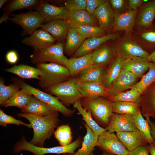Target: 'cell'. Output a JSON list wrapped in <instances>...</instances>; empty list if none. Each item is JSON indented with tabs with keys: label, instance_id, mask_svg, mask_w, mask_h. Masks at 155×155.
Wrapping results in <instances>:
<instances>
[{
	"label": "cell",
	"instance_id": "44",
	"mask_svg": "<svg viewBox=\"0 0 155 155\" xmlns=\"http://www.w3.org/2000/svg\"><path fill=\"white\" fill-rule=\"evenodd\" d=\"M148 28L147 30L141 34V36L147 43L148 48L152 53L155 50V27L153 24Z\"/></svg>",
	"mask_w": 155,
	"mask_h": 155
},
{
	"label": "cell",
	"instance_id": "4",
	"mask_svg": "<svg viewBox=\"0 0 155 155\" xmlns=\"http://www.w3.org/2000/svg\"><path fill=\"white\" fill-rule=\"evenodd\" d=\"M82 140V137L79 136L75 140L68 145L46 148L35 146L27 142L23 136L21 139L15 144L13 152L17 154L22 150H26L32 152L34 155H44L48 154H74L75 150L80 146Z\"/></svg>",
	"mask_w": 155,
	"mask_h": 155
},
{
	"label": "cell",
	"instance_id": "21",
	"mask_svg": "<svg viewBox=\"0 0 155 155\" xmlns=\"http://www.w3.org/2000/svg\"><path fill=\"white\" fill-rule=\"evenodd\" d=\"M75 82L76 86L82 98L101 96L107 98L109 96L108 89L102 84L96 82Z\"/></svg>",
	"mask_w": 155,
	"mask_h": 155
},
{
	"label": "cell",
	"instance_id": "7",
	"mask_svg": "<svg viewBox=\"0 0 155 155\" xmlns=\"http://www.w3.org/2000/svg\"><path fill=\"white\" fill-rule=\"evenodd\" d=\"M15 80V83L18 84L21 88L27 90L33 96L46 103L64 116L71 117L75 112V109L72 110L67 108L63 105L56 96L33 87L22 80L18 79Z\"/></svg>",
	"mask_w": 155,
	"mask_h": 155
},
{
	"label": "cell",
	"instance_id": "1",
	"mask_svg": "<svg viewBox=\"0 0 155 155\" xmlns=\"http://www.w3.org/2000/svg\"><path fill=\"white\" fill-rule=\"evenodd\" d=\"M18 117H22L30 122L33 130V136L29 142L40 147H44V142L49 139L61 122L58 112L47 116H41L24 113L17 114Z\"/></svg>",
	"mask_w": 155,
	"mask_h": 155
},
{
	"label": "cell",
	"instance_id": "49",
	"mask_svg": "<svg viewBox=\"0 0 155 155\" xmlns=\"http://www.w3.org/2000/svg\"><path fill=\"white\" fill-rule=\"evenodd\" d=\"M6 59L7 61L10 63H16L18 59L17 53L13 50L8 52L6 55Z\"/></svg>",
	"mask_w": 155,
	"mask_h": 155
},
{
	"label": "cell",
	"instance_id": "56",
	"mask_svg": "<svg viewBox=\"0 0 155 155\" xmlns=\"http://www.w3.org/2000/svg\"><path fill=\"white\" fill-rule=\"evenodd\" d=\"M102 155H114V154H110L106 152L103 151V152L102 153Z\"/></svg>",
	"mask_w": 155,
	"mask_h": 155
},
{
	"label": "cell",
	"instance_id": "38",
	"mask_svg": "<svg viewBox=\"0 0 155 155\" xmlns=\"http://www.w3.org/2000/svg\"><path fill=\"white\" fill-rule=\"evenodd\" d=\"M142 94L133 89L110 96L107 99L111 102L120 101L130 102L140 104Z\"/></svg>",
	"mask_w": 155,
	"mask_h": 155
},
{
	"label": "cell",
	"instance_id": "25",
	"mask_svg": "<svg viewBox=\"0 0 155 155\" xmlns=\"http://www.w3.org/2000/svg\"><path fill=\"white\" fill-rule=\"evenodd\" d=\"M116 135L130 152L139 146L148 144L139 130L119 132L117 133Z\"/></svg>",
	"mask_w": 155,
	"mask_h": 155
},
{
	"label": "cell",
	"instance_id": "41",
	"mask_svg": "<svg viewBox=\"0 0 155 155\" xmlns=\"http://www.w3.org/2000/svg\"><path fill=\"white\" fill-rule=\"evenodd\" d=\"M75 28L82 36L86 39L94 37H100L107 34L104 30L99 26L88 25Z\"/></svg>",
	"mask_w": 155,
	"mask_h": 155
},
{
	"label": "cell",
	"instance_id": "37",
	"mask_svg": "<svg viewBox=\"0 0 155 155\" xmlns=\"http://www.w3.org/2000/svg\"><path fill=\"white\" fill-rule=\"evenodd\" d=\"M155 82V63L150 62L148 71L130 89H134L142 95L146 88Z\"/></svg>",
	"mask_w": 155,
	"mask_h": 155
},
{
	"label": "cell",
	"instance_id": "34",
	"mask_svg": "<svg viewBox=\"0 0 155 155\" xmlns=\"http://www.w3.org/2000/svg\"><path fill=\"white\" fill-rule=\"evenodd\" d=\"M74 107L77 109L79 114L82 117V119L86 124L96 135H99L106 131V128L102 127L95 121L89 112L85 110L82 106L80 100L73 104Z\"/></svg>",
	"mask_w": 155,
	"mask_h": 155
},
{
	"label": "cell",
	"instance_id": "36",
	"mask_svg": "<svg viewBox=\"0 0 155 155\" xmlns=\"http://www.w3.org/2000/svg\"><path fill=\"white\" fill-rule=\"evenodd\" d=\"M113 113L118 114H127L134 115L141 110L140 104L130 102H112Z\"/></svg>",
	"mask_w": 155,
	"mask_h": 155
},
{
	"label": "cell",
	"instance_id": "50",
	"mask_svg": "<svg viewBox=\"0 0 155 155\" xmlns=\"http://www.w3.org/2000/svg\"><path fill=\"white\" fill-rule=\"evenodd\" d=\"M146 1L143 0H129L128 1V6L129 9L133 10L141 5Z\"/></svg>",
	"mask_w": 155,
	"mask_h": 155
},
{
	"label": "cell",
	"instance_id": "55",
	"mask_svg": "<svg viewBox=\"0 0 155 155\" xmlns=\"http://www.w3.org/2000/svg\"><path fill=\"white\" fill-rule=\"evenodd\" d=\"M7 0H0V9L2 7L3 5L5 3Z\"/></svg>",
	"mask_w": 155,
	"mask_h": 155
},
{
	"label": "cell",
	"instance_id": "42",
	"mask_svg": "<svg viewBox=\"0 0 155 155\" xmlns=\"http://www.w3.org/2000/svg\"><path fill=\"white\" fill-rule=\"evenodd\" d=\"M4 80L1 78L0 80V104L1 106L13 94L21 88L17 83H15L8 86L4 84Z\"/></svg>",
	"mask_w": 155,
	"mask_h": 155
},
{
	"label": "cell",
	"instance_id": "24",
	"mask_svg": "<svg viewBox=\"0 0 155 155\" xmlns=\"http://www.w3.org/2000/svg\"><path fill=\"white\" fill-rule=\"evenodd\" d=\"M22 113L44 116L58 112L48 104L33 96L27 105L22 109Z\"/></svg>",
	"mask_w": 155,
	"mask_h": 155
},
{
	"label": "cell",
	"instance_id": "19",
	"mask_svg": "<svg viewBox=\"0 0 155 155\" xmlns=\"http://www.w3.org/2000/svg\"><path fill=\"white\" fill-rule=\"evenodd\" d=\"M68 20L70 27H78L90 25L99 26L97 20L94 13H91L86 10H73L69 11Z\"/></svg>",
	"mask_w": 155,
	"mask_h": 155
},
{
	"label": "cell",
	"instance_id": "33",
	"mask_svg": "<svg viewBox=\"0 0 155 155\" xmlns=\"http://www.w3.org/2000/svg\"><path fill=\"white\" fill-rule=\"evenodd\" d=\"M5 71L23 78L35 79L38 80H39L41 74L40 71L36 67L24 64L16 65L5 69Z\"/></svg>",
	"mask_w": 155,
	"mask_h": 155
},
{
	"label": "cell",
	"instance_id": "52",
	"mask_svg": "<svg viewBox=\"0 0 155 155\" xmlns=\"http://www.w3.org/2000/svg\"><path fill=\"white\" fill-rule=\"evenodd\" d=\"M149 153L151 155H155V142L148 145Z\"/></svg>",
	"mask_w": 155,
	"mask_h": 155
},
{
	"label": "cell",
	"instance_id": "40",
	"mask_svg": "<svg viewBox=\"0 0 155 155\" xmlns=\"http://www.w3.org/2000/svg\"><path fill=\"white\" fill-rule=\"evenodd\" d=\"M53 134L61 146H66L71 143L73 138L72 132L70 127L68 125L58 126Z\"/></svg>",
	"mask_w": 155,
	"mask_h": 155
},
{
	"label": "cell",
	"instance_id": "57",
	"mask_svg": "<svg viewBox=\"0 0 155 155\" xmlns=\"http://www.w3.org/2000/svg\"><path fill=\"white\" fill-rule=\"evenodd\" d=\"M61 155H74V154H72L70 153H64L62 154Z\"/></svg>",
	"mask_w": 155,
	"mask_h": 155
},
{
	"label": "cell",
	"instance_id": "23",
	"mask_svg": "<svg viewBox=\"0 0 155 155\" xmlns=\"http://www.w3.org/2000/svg\"><path fill=\"white\" fill-rule=\"evenodd\" d=\"M137 9H129L123 13H115L113 28L115 31L131 32L134 26Z\"/></svg>",
	"mask_w": 155,
	"mask_h": 155
},
{
	"label": "cell",
	"instance_id": "18",
	"mask_svg": "<svg viewBox=\"0 0 155 155\" xmlns=\"http://www.w3.org/2000/svg\"><path fill=\"white\" fill-rule=\"evenodd\" d=\"M40 28L49 33L57 41L65 43L70 27L68 20H57L42 24Z\"/></svg>",
	"mask_w": 155,
	"mask_h": 155
},
{
	"label": "cell",
	"instance_id": "51",
	"mask_svg": "<svg viewBox=\"0 0 155 155\" xmlns=\"http://www.w3.org/2000/svg\"><path fill=\"white\" fill-rule=\"evenodd\" d=\"M150 127L151 134L154 141L155 142V123L151 121L150 117H145Z\"/></svg>",
	"mask_w": 155,
	"mask_h": 155
},
{
	"label": "cell",
	"instance_id": "28",
	"mask_svg": "<svg viewBox=\"0 0 155 155\" xmlns=\"http://www.w3.org/2000/svg\"><path fill=\"white\" fill-rule=\"evenodd\" d=\"M92 53L80 57H72L68 59L66 67L71 78L91 65Z\"/></svg>",
	"mask_w": 155,
	"mask_h": 155
},
{
	"label": "cell",
	"instance_id": "39",
	"mask_svg": "<svg viewBox=\"0 0 155 155\" xmlns=\"http://www.w3.org/2000/svg\"><path fill=\"white\" fill-rule=\"evenodd\" d=\"M41 1L37 0H13L10 1L4 14L9 15L13 11L24 9L36 8Z\"/></svg>",
	"mask_w": 155,
	"mask_h": 155
},
{
	"label": "cell",
	"instance_id": "46",
	"mask_svg": "<svg viewBox=\"0 0 155 155\" xmlns=\"http://www.w3.org/2000/svg\"><path fill=\"white\" fill-rule=\"evenodd\" d=\"M105 0H86V10L94 13L95 10L106 1Z\"/></svg>",
	"mask_w": 155,
	"mask_h": 155
},
{
	"label": "cell",
	"instance_id": "3",
	"mask_svg": "<svg viewBox=\"0 0 155 155\" xmlns=\"http://www.w3.org/2000/svg\"><path fill=\"white\" fill-rule=\"evenodd\" d=\"M36 65L41 73L38 84L44 90L71 78L68 69L65 66L53 63H39Z\"/></svg>",
	"mask_w": 155,
	"mask_h": 155
},
{
	"label": "cell",
	"instance_id": "35",
	"mask_svg": "<svg viewBox=\"0 0 155 155\" xmlns=\"http://www.w3.org/2000/svg\"><path fill=\"white\" fill-rule=\"evenodd\" d=\"M133 117L136 128L146 143L150 144L154 142L151 135L150 125L147 120L143 117L141 110Z\"/></svg>",
	"mask_w": 155,
	"mask_h": 155
},
{
	"label": "cell",
	"instance_id": "31",
	"mask_svg": "<svg viewBox=\"0 0 155 155\" xmlns=\"http://www.w3.org/2000/svg\"><path fill=\"white\" fill-rule=\"evenodd\" d=\"M86 39L82 36L75 28H70L64 47V52L67 55L73 54Z\"/></svg>",
	"mask_w": 155,
	"mask_h": 155
},
{
	"label": "cell",
	"instance_id": "29",
	"mask_svg": "<svg viewBox=\"0 0 155 155\" xmlns=\"http://www.w3.org/2000/svg\"><path fill=\"white\" fill-rule=\"evenodd\" d=\"M83 123L86 129V133L83 138L81 148L74 155H94L93 151L95 147L96 146L98 135L85 123Z\"/></svg>",
	"mask_w": 155,
	"mask_h": 155
},
{
	"label": "cell",
	"instance_id": "14",
	"mask_svg": "<svg viewBox=\"0 0 155 155\" xmlns=\"http://www.w3.org/2000/svg\"><path fill=\"white\" fill-rule=\"evenodd\" d=\"M118 36L117 33H110L100 37L86 38L73 54V57H80L92 52L103 44L109 40L116 39Z\"/></svg>",
	"mask_w": 155,
	"mask_h": 155
},
{
	"label": "cell",
	"instance_id": "5",
	"mask_svg": "<svg viewBox=\"0 0 155 155\" xmlns=\"http://www.w3.org/2000/svg\"><path fill=\"white\" fill-rule=\"evenodd\" d=\"M44 90V92L57 97L66 107L73 105L82 98L76 86L75 81L72 78Z\"/></svg>",
	"mask_w": 155,
	"mask_h": 155
},
{
	"label": "cell",
	"instance_id": "22",
	"mask_svg": "<svg viewBox=\"0 0 155 155\" xmlns=\"http://www.w3.org/2000/svg\"><path fill=\"white\" fill-rule=\"evenodd\" d=\"M141 112L145 117L155 119V82L149 85L142 95Z\"/></svg>",
	"mask_w": 155,
	"mask_h": 155
},
{
	"label": "cell",
	"instance_id": "48",
	"mask_svg": "<svg viewBox=\"0 0 155 155\" xmlns=\"http://www.w3.org/2000/svg\"><path fill=\"white\" fill-rule=\"evenodd\" d=\"M109 2L115 13H118L119 11L123 8L125 4L123 0H110Z\"/></svg>",
	"mask_w": 155,
	"mask_h": 155
},
{
	"label": "cell",
	"instance_id": "16",
	"mask_svg": "<svg viewBox=\"0 0 155 155\" xmlns=\"http://www.w3.org/2000/svg\"><path fill=\"white\" fill-rule=\"evenodd\" d=\"M106 42L93 52L91 65L107 68L115 57L113 46Z\"/></svg>",
	"mask_w": 155,
	"mask_h": 155
},
{
	"label": "cell",
	"instance_id": "10",
	"mask_svg": "<svg viewBox=\"0 0 155 155\" xmlns=\"http://www.w3.org/2000/svg\"><path fill=\"white\" fill-rule=\"evenodd\" d=\"M9 20L20 26L26 34L30 35L40 27L44 21L42 17L37 11L19 14H12Z\"/></svg>",
	"mask_w": 155,
	"mask_h": 155
},
{
	"label": "cell",
	"instance_id": "8",
	"mask_svg": "<svg viewBox=\"0 0 155 155\" xmlns=\"http://www.w3.org/2000/svg\"><path fill=\"white\" fill-rule=\"evenodd\" d=\"M116 55L123 60L133 57L146 59L149 53L128 37L122 38L113 46Z\"/></svg>",
	"mask_w": 155,
	"mask_h": 155
},
{
	"label": "cell",
	"instance_id": "32",
	"mask_svg": "<svg viewBox=\"0 0 155 155\" xmlns=\"http://www.w3.org/2000/svg\"><path fill=\"white\" fill-rule=\"evenodd\" d=\"M13 94L1 105L4 107L15 106L22 109L28 103L33 96L31 93L24 88Z\"/></svg>",
	"mask_w": 155,
	"mask_h": 155
},
{
	"label": "cell",
	"instance_id": "27",
	"mask_svg": "<svg viewBox=\"0 0 155 155\" xmlns=\"http://www.w3.org/2000/svg\"><path fill=\"white\" fill-rule=\"evenodd\" d=\"M123 59L116 55L107 68L102 84L108 89L119 75L122 69Z\"/></svg>",
	"mask_w": 155,
	"mask_h": 155
},
{
	"label": "cell",
	"instance_id": "6",
	"mask_svg": "<svg viewBox=\"0 0 155 155\" xmlns=\"http://www.w3.org/2000/svg\"><path fill=\"white\" fill-rule=\"evenodd\" d=\"M65 45L64 42L57 41L46 49L34 50L30 56L32 63L36 65L50 62L66 67L68 59L64 53Z\"/></svg>",
	"mask_w": 155,
	"mask_h": 155
},
{
	"label": "cell",
	"instance_id": "26",
	"mask_svg": "<svg viewBox=\"0 0 155 155\" xmlns=\"http://www.w3.org/2000/svg\"><path fill=\"white\" fill-rule=\"evenodd\" d=\"M150 62L140 58L123 60L122 69L128 71L138 78H142L149 68Z\"/></svg>",
	"mask_w": 155,
	"mask_h": 155
},
{
	"label": "cell",
	"instance_id": "12",
	"mask_svg": "<svg viewBox=\"0 0 155 155\" xmlns=\"http://www.w3.org/2000/svg\"><path fill=\"white\" fill-rule=\"evenodd\" d=\"M111 132L136 131V128L131 115L113 113L109 119V123L106 128Z\"/></svg>",
	"mask_w": 155,
	"mask_h": 155
},
{
	"label": "cell",
	"instance_id": "45",
	"mask_svg": "<svg viewBox=\"0 0 155 155\" xmlns=\"http://www.w3.org/2000/svg\"><path fill=\"white\" fill-rule=\"evenodd\" d=\"M86 0H67L64 2L65 6L69 11L86 10Z\"/></svg>",
	"mask_w": 155,
	"mask_h": 155
},
{
	"label": "cell",
	"instance_id": "54",
	"mask_svg": "<svg viewBox=\"0 0 155 155\" xmlns=\"http://www.w3.org/2000/svg\"><path fill=\"white\" fill-rule=\"evenodd\" d=\"M9 15L3 13L0 18V23L1 24L5 21L9 20Z\"/></svg>",
	"mask_w": 155,
	"mask_h": 155
},
{
	"label": "cell",
	"instance_id": "9",
	"mask_svg": "<svg viewBox=\"0 0 155 155\" xmlns=\"http://www.w3.org/2000/svg\"><path fill=\"white\" fill-rule=\"evenodd\" d=\"M96 146L103 151L115 155H128L130 152L114 133L107 130L98 136Z\"/></svg>",
	"mask_w": 155,
	"mask_h": 155
},
{
	"label": "cell",
	"instance_id": "20",
	"mask_svg": "<svg viewBox=\"0 0 155 155\" xmlns=\"http://www.w3.org/2000/svg\"><path fill=\"white\" fill-rule=\"evenodd\" d=\"M107 68L91 65L71 78L79 82H96L102 84Z\"/></svg>",
	"mask_w": 155,
	"mask_h": 155
},
{
	"label": "cell",
	"instance_id": "43",
	"mask_svg": "<svg viewBox=\"0 0 155 155\" xmlns=\"http://www.w3.org/2000/svg\"><path fill=\"white\" fill-rule=\"evenodd\" d=\"M8 124H14L17 125H23L30 128H32L30 124H27L20 120H18L11 116L6 114L3 111L0 110V125L6 127Z\"/></svg>",
	"mask_w": 155,
	"mask_h": 155
},
{
	"label": "cell",
	"instance_id": "15",
	"mask_svg": "<svg viewBox=\"0 0 155 155\" xmlns=\"http://www.w3.org/2000/svg\"><path fill=\"white\" fill-rule=\"evenodd\" d=\"M98 22L99 26L107 34L113 28L115 13L109 1H106L98 7L94 13Z\"/></svg>",
	"mask_w": 155,
	"mask_h": 155
},
{
	"label": "cell",
	"instance_id": "13",
	"mask_svg": "<svg viewBox=\"0 0 155 155\" xmlns=\"http://www.w3.org/2000/svg\"><path fill=\"white\" fill-rule=\"evenodd\" d=\"M56 39L49 33L40 28L36 30L28 37L24 38L22 43L32 47L34 50L46 49L55 44Z\"/></svg>",
	"mask_w": 155,
	"mask_h": 155
},
{
	"label": "cell",
	"instance_id": "53",
	"mask_svg": "<svg viewBox=\"0 0 155 155\" xmlns=\"http://www.w3.org/2000/svg\"><path fill=\"white\" fill-rule=\"evenodd\" d=\"M145 60L149 62L152 61L155 63V50L150 54L148 57Z\"/></svg>",
	"mask_w": 155,
	"mask_h": 155
},
{
	"label": "cell",
	"instance_id": "47",
	"mask_svg": "<svg viewBox=\"0 0 155 155\" xmlns=\"http://www.w3.org/2000/svg\"><path fill=\"white\" fill-rule=\"evenodd\" d=\"M147 144L139 146L130 151L128 155H149Z\"/></svg>",
	"mask_w": 155,
	"mask_h": 155
},
{
	"label": "cell",
	"instance_id": "11",
	"mask_svg": "<svg viewBox=\"0 0 155 155\" xmlns=\"http://www.w3.org/2000/svg\"><path fill=\"white\" fill-rule=\"evenodd\" d=\"M36 9L47 22L57 20H68L69 18L70 11L65 6H57L41 1Z\"/></svg>",
	"mask_w": 155,
	"mask_h": 155
},
{
	"label": "cell",
	"instance_id": "30",
	"mask_svg": "<svg viewBox=\"0 0 155 155\" xmlns=\"http://www.w3.org/2000/svg\"><path fill=\"white\" fill-rule=\"evenodd\" d=\"M155 19V0L144 3L139 15L138 24L146 28L151 27Z\"/></svg>",
	"mask_w": 155,
	"mask_h": 155
},
{
	"label": "cell",
	"instance_id": "2",
	"mask_svg": "<svg viewBox=\"0 0 155 155\" xmlns=\"http://www.w3.org/2000/svg\"><path fill=\"white\" fill-rule=\"evenodd\" d=\"M80 101L82 106L90 113L95 121L106 128L108 124L109 117L113 113L112 102L101 96L83 97Z\"/></svg>",
	"mask_w": 155,
	"mask_h": 155
},
{
	"label": "cell",
	"instance_id": "17",
	"mask_svg": "<svg viewBox=\"0 0 155 155\" xmlns=\"http://www.w3.org/2000/svg\"><path fill=\"white\" fill-rule=\"evenodd\" d=\"M138 78L131 72L122 69L117 78L108 89L109 96L130 89L137 83Z\"/></svg>",
	"mask_w": 155,
	"mask_h": 155
}]
</instances>
